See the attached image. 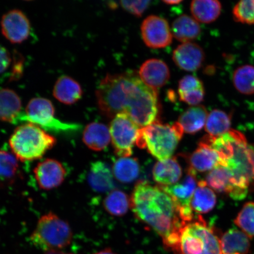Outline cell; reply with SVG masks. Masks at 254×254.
I'll list each match as a JSON object with an SVG mask.
<instances>
[{
    "label": "cell",
    "mask_w": 254,
    "mask_h": 254,
    "mask_svg": "<svg viewBox=\"0 0 254 254\" xmlns=\"http://www.w3.org/2000/svg\"><path fill=\"white\" fill-rule=\"evenodd\" d=\"M157 94L156 90L142 81L138 72L133 71L108 74L95 91L104 116L112 119L117 114H126L140 128L157 121Z\"/></svg>",
    "instance_id": "cell-1"
},
{
    "label": "cell",
    "mask_w": 254,
    "mask_h": 254,
    "mask_svg": "<svg viewBox=\"0 0 254 254\" xmlns=\"http://www.w3.org/2000/svg\"><path fill=\"white\" fill-rule=\"evenodd\" d=\"M131 205L136 215L160 235L167 249L175 245L180 228L186 223L173 198L160 186L144 182L136 184Z\"/></svg>",
    "instance_id": "cell-2"
},
{
    "label": "cell",
    "mask_w": 254,
    "mask_h": 254,
    "mask_svg": "<svg viewBox=\"0 0 254 254\" xmlns=\"http://www.w3.org/2000/svg\"><path fill=\"white\" fill-rule=\"evenodd\" d=\"M211 147L220 157L221 165L232 176L231 198L243 199L254 191V144H248L245 135L231 129L212 139Z\"/></svg>",
    "instance_id": "cell-3"
},
{
    "label": "cell",
    "mask_w": 254,
    "mask_h": 254,
    "mask_svg": "<svg viewBox=\"0 0 254 254\" xmlns=\"http://www.w3.org/2000/svg\"><path fill=\"white\" fill-rule=\"evenodd\" d=\"M174 254H222L220 239L201 216L184 224L179 231Z\"/></svg>",
    "instance_id": "cell-4"
},
{
    "label": "cell",
    "mask_w": 254,
    "mask_h": 254,
    "mask_svg": "<svg viewBox=\"0 0 254 254\" xmlns=\"http://www.w3.org/2000/svg\"><path fill=\"white\" fill-rule=\"evenodd\" d=\"M14 155L21 161L39 160L56 144V139L45 130L26 123L14 130L9 140Z\"/></svg>",
    "instance_id": "cell-5"
},
{
    "label": "cell",
    "mask_w": 254,
    "mask_h": 254,
    "mask_svg": "<svg viewBox=\"0 0 254 254\" xmlns=\"http://www.w3.org/2000/svg\"><path fill=\"white\" fill-rule=\"evenodd\" d=\"M183 133L178 122L170 126L157 121L139 130L136 145L141 148H147L152 156L163 161L172 156Z\"/></svg>",
    "instance_id": "cell-6"
},
{
    "label": "cell",
    "mask_w": 254,
    "mask_h": 254,
    "mask_svg": "<svg viewBox=\"0 0 254 254\" xmlns=\"http://www.w3.org/2000/svg\"><path fill=\"white\" fill-rule=\"evenodd\" d=\"M72 239V232L68 222L53 212L40 218L30 236L32 244L46 252L64 249Z\"/></svg>",
    "instance_id": "cell-7"
},
{
    "label": "cell",
    "mask_w": 254,
    "mask_h": 254,
    "mask_svg": "<svg viewBox=\"0 0 254 254\" xmlns=\"http://www.w3.org/2000/svg\"><path fill=\"white\" fill-rule=\"evenodd\" d=\"M26 114L21 113L17 123L33 124L40 128L54 132H74L80 128L76 124L66 123L55 117V108L51 101L44 98H34L26 107Z\"/></svg>",
    "instance_id": "cell-8"
},
{
    "label": "cell",
    "mask_w": 254,
    "mask_h": 254,
    "mask_svg": "<svg viewBox=\"0 0 254 254\" xmlns=\"http://www.w3.org/2000/svg\"><path fill=\"white\" fill-rule=\"evenodd\" d=\"M140 129L126 114H119L114 117L110 132L114 150L119 156H131Z\"/></svg>",
    "instance_id": "cell-9"
},
{
    "label": "cell",
    "mask_w": 254,
    "mask_h": 254,
    "mask_svg": "<svg viewBox=\"0 0 254 254\" xmlns=\"http://www.w3.org/2000/svg\"><path fill=\"white\" fill-rule=\"evenodd\" d=\"M198 183L195 171L190 168L182 182L172 186H160L173 198L179 208L181 219L185 223L192 221L196 217L190 202Z\"/></svg>",
    "instance_id": "cell-10"
},
{
    "label": "cell",
    "mask_w": 254,
    "mask_h": 254,
    "mask_svg": "<svg viewBox=\"0 0 254 254\" xmlns=\"http://www.w3.org/2000/svg\"><path fill=\"white\" fill-rule=\"evenodd\" d=\"M142 40L151 49H163L172 43L173 34L165 19L150 15L143 21L141 27Z\"/></svg>",
    "instance_id": "cell-11"
},
{
    "label": "cell",
    "mask_w": 254,
    "mask_h": 254,
    "mask_svg": "<svg viewBox=\"0 0 254 254\" xmlns=\"http://www.w3.org/2000/svg\"><path fill=\"white\" fill-rule=\"evenodd\" d=\"M1 27L2 34L12 44L24 42L30 34V22L19 9H12L3 15Z\"/></svg>",
    "instance_id": "cell-12"
},
{
    "label": "cell",
    "mask_w": 254,
    "mask_h": 254,
    "mask_svg": "<svg viewBox=\"0 0 254 254\" xmlns=\"http://www.w3.org/2000/svg\"><path fill=\"white\" fill-rule=\"evenodd\" d=\"M34 173L41 189L50 190L62 185L65 179L66 171L63 165L54 159H46L34 168Z\"/></svg>",
    "instance_id": "cell-13"
},
{
    "label": "cell",
    "mask_w": 254,
    "mask_h": 254,
    "mask_svg": "<svg viewBox=\"0 0 254 254\" xmlns=\"http://www.w3.org/2000/svg\"><path fill=\"white\" fill-rule=\"evenodd\" d=\"M173 61L181 69L187 71L197 70L205 60V54L198 44L191 42L181 44L174 51Z\"/></svg>",
    "instance_id": "cell-14"
},
{
    "label": "cell",
    "mask_w": 254,
    "mask_h": 254,
    "mask_svg": "<svg viewBox=\"0 0 254 254\" xmlns=\"http://www.w3.org/2000/svg\"><path fill=\"white\" fill-rule=\"evenodd\" d=\"M138 74L145 84L156 90L164 86L170 77V69L166 64L155 59L143 63Z\"/></svg>",
    "instance_id": "cell-15"
},
{
    "label": "cell",
    "mask_w": 254,
    "mask_h": 254,
    "mask_svg": "<svg viewBox=\"0 0 254 254\" xmlns=\"http://www.w3.org/2000/svg\"><path fill=\"white\" fill-rule=\"evenodd\" d=\"M190 164L192 170L200 173L211 171L220 166L221 160L217 152L212 148L203 138L198 147L190 157Z\"/></svg>",
    "instance_id": "cell-16"
},
{
    "label": "cell",
    "mask_w": 254,
    "mask_h": 254,
    "mask_svg": "<svg viewBox=\"0 0 254 254\" xmlns=\"http://www.w3.org/2000/svg\"><path fill=\"white\" fill-rule=\"evenodd\" d=\"M88 182L91 188L98 192H111L115 187L112 171L106 163L101 161L91 164Z\"/></svg>",
    "instance_id": "cell-17"
},
{
    "label": "cell",
    "mask_w": 254,
    "mask_h": 254,
    "mask_svg": "<svg viewBox=\"0 0 254 254\" xmlns=\"http://www.w3.org/2000/svg\"><path fill=\"white\" fill-rule=\"evenodd\" d=\"M182 168L176 159L170 158L155 164L152 175L160 186H169L179 182L182 177Z\"/></svg>",
    "instance_id": "cell-18"
},
{
    "label": "cell",
    "mask_w": 254,
    "mask_h": 254,
    "mask_svg": "<svg viewBox=\"0 0 254 254\" xmlns=\"http://www.w3.org/2000/svg\"><path fill=\"white\" fill-rule=\"evenodd\" d=\"M53 95L60 102L72 105L80 100L82 90L80 84L67 75L60 77L53 88Z\"/></svg>",
    "instance_id": "cell-19"
},
{
    "label": "cell",
    "mask_w": 254,
    "mask_h": 254,
    "mask_svg": "<svg viewBox=\"0 0 254 254\" xmlns=\"http://www.w3.org/2000/svg\"><path fill=\"white\" fill-rule=\"evenodd\" d=\"M82 140L91 150H104L111 140L110 129L102 123L89 124L84 129Z\"/></svg>",
    "instance_id": "cell-20"
},
{
    "label": "cell",
    "mask_w": 254,
    "mask_h": 254,
    "mask_svg": "<svg viewBox=\"0 0 254 254\" xmlns=\"http://www.w3.org/2000/svg\"><path fill=\"white\" fill-rule=\"evenodd\" d=\"M179 94L181 100L190 106H198L204 100V85L195 76L186 75L179 82Z\"/></svg>",
    "instance_id": "cell-21"
},
{
    "label": "cell",
    "mask_w": 254,
    "mask_h": 254,
    "mask_svg": "<svg viewBox=\"0 0 254 254\" xmlns=\"http://www.w3.org/2000/svg\"><path fill=\"white\" fill-rule=\"evenodd\" d=\"M21 107L20 98L14 91L9 88L0 90V121L17 123Z\"/></svg>",
    "instance_id": "cell-22"
},
{
    "label": "cell",
    "mask_w": 254,
    "mask_h": 254,
    "mask_svg": "<svg viewBox=\"0 0 254 254\" xmlns=\"http://www.w3.org/2000/svg\"><path fill=\"white\" fill-rule=\"evenodd\" d=\"M220 243L222 254H248L250 252V238L236 228L222 235Z\"/></svg>",
    "instance_id": "cell-23"
},
{
    "label": "cell",
    "mask_w": 254,
    "mask_h": 254,
    "mask_svg": "<svg viewBox=\"0 0 254 254\" xmlns=\"http://www.w3.org/2000/svg\"><path fill=\"white\" fill-rule=\"evenodd\" d=\"M208 116L206 108L198 105L186 110L180 116L178 123L182 126L184 132L195 134L205 127Z\"/></svg>",
    "instance_id": "cell-24"
},
{
    "label": "cell",
    "mask_w": 254,
    "mask_h": 254,
    "mask_svg": "<svg viewBox=\"0 0 254 254\" xmlns=\"http://www.w3.org/2000/svg\"><path fill=\"white\" fill-rule=\"evenodd\" d=\"M172 31L177 40L185 43L198 38L201 34V27L194 18L183 14L173 22Z\"/></svg>",
    "instance_id": "cell-25"
},
{
    "label": "cell",
    "mask_w": 254,
    "mask_h": 254,
    "mask_svg": "<svg viewBox=\"0 0 254 254\" xmlns=\"http://www.w3.org/2000/svg\"><path fill=\"white\" fill-rule=\"evenodd\" d=\"M217 203V196L214 190L207 186L205 181H199L193 193L190 206L193 212L206 214L214 209Z\"/></svg>",
    "instance_id": "cell-26"
},
{
    "label": "cell",
    "mask_w": 254,
    "mask_h": 254,
    "mask_svg": "<svg viewBox=\"0 0 254 254\" xmlns=\"http://www.w3.org/2000/svg\"><path fill=\"white\" fill-rule=\"evenodd\" d=\"M221 2L216 0H195L190 4V12L196 21L209 24L214 22L220 15Z\"/></svg>",
    "instance_id": "cell-27"
},
{
    "label": "cell",
    "mask_w": 254,
    "mask_h": 254,
    "mask_svg": "<svg viewBox=\"0 0 254 254\" xmlns=\"http://www.w3.org/2000/svg\"><path fill=\"white\" fill-rule=\"evenodd\" d=\"M18 159L14 155L0 150V189L12 185L19 176Z\"/></svg>",
    "instance_id": "cell-28"
},
{
    "label": "cell",
    "mask_w": 254,
    "mask_h": 254,
    "mask_svg": "<svg viewBox=\"0 0 254 254\" xmlns=\"http://www.w3.org/2000/svg\"><path fill=\"white\" fill-rule=\"evenodd\" d=\"M205 182L212 190L230 195L232 191V176L227 167L218 166L209 171Z\"/></svg>",
    "instance_id": "cell-29"
},
{
    "label": "cell",
    "mask_w": 254,
    "mask_h": 254,
    "mask_svg": "<svg viewBox=\"0 0 254 254\" xmlns=\"http://www.w3.org/2000/svg\"><path fill=\"white\" fill-rule=\"evenodd\" d=\"M113 171L114 176L120 182L127 184L137 179L140 167L135 158L121 157L114 163Z\"/></svg>",
    "instance_id": "cell-30"
},
{
    "label": "cell",
    "mask_w": 254,
    "mask_h": 254,
    "mask_svg": "<svg viewBox=\"0 0 254 254\" xmlns=\"http://www.w3.org/2000/svg\"><path fill=\"white\" fill-rule=\"evenodd\" d=\"M231 118L225 111L215 109L208 114L205 128L208 135L211 136H220L230 131Z\"/></svg>",
    "instance_id": "cell-31"
},
{
    "label": "cell",
    "mask_w": 254,
    "mask_h": 254,
    "mask_svg": "<svg viewBox=\"0 0 254 254\" xmlns=\"http://www.w3.org/2000/svg\"><path fill=\"white\" fill-rule=\"evenodd\" d=\"M233 82L241 94H254V66L244 65L238 67L233 73Z\"/></svg>",
    "instance_id": "cell-32"
},
{
    "label": "cell",
    "mask_w": 254,
    "mask_h": 254,
    "mask_svg": "<svg viewBox=\"0 0 254 254\" xmlns=\"http://www.w3.org/2000/svg\"><path fill=\"white\" fill-rule=\"evenodd\" d=\"M105 209L109 214L116 217L125 215L130 206L128 195L120 190H114L107 195L104 200Z\"/></svg>",
    "instance_id": "cell-33"
},
{
    "label": "cell",
    "mask_w": 254,
    "mask_h": 254,
    "mask_svg": "<svg viewBox=\"0 0 254 254\" xmlns=\"http://www.w3.org/2000/svg\"><path fill=\"white\" fill-rule=\"evenodd\" d=\"M234 223L249 238L254 237V202H248L234 220Z\"/></svg>",
    "instance_id": "cell-34"
},
{
    "label": "cell",
    "mask_w": 254,
    "mask_h": 254,
    "mask_svg": "<svg viewBox=\"0 0 254 254\" xmlns=\"http://www.w3.org/2000/svg\"><path fill=\"white\" fill-rule=\"evenodd\" d=\"M233 15L238 23L254 24V0L238 2L233 9Z\"/></svg>",
    "instance_id": "cell-35"
},
{
    "label": "cell",
    "mask_w": 254,
    "mask_h": 254,
    "mask_svg": "<svg viewBox=\"0 0 254 254\" xmlns=\"http://www.w3.org/2000/svg\"><path fill=\"white\" fill-rule=\"evenodd\" d=\"M150 2V1H120V4L129 13L136 17H141Z\"/></svg>",
    "instance_id": "cell-36"
},
{
    "label": "cell",
    "mask_w": 254,
    "mask_h": 254,
    "mask_svg": "<svg viewBox=\"0 0 254 254\" xmlns=\"http://www.w3.org/2000/svg\"><path fill=\"white\" fill-rule=\"evenodd\" d=\"M12 62L8 51L5 48L0 46V75L8 70Z\"/></svg>",
    "instance_id": "cell-37"
},
{
    "label": "cell",
    "mask_w": 254,
    "mask_h": 254,
    "mask_svg": "<svg viewBox=\"0 0 254 254\" xmlns=\"http://www.w3.org/2000/svg\"><path fill=\"white\" fill-rule=\"evenodd\" d=\"M95 254H116L112 252L110 249H107L106 250L101 251V252H98Z\"/></svg>",
    "instance_id": "cell-38"
},
{
    "label": "cell",
    "mask_w": 254,
    "mask_h": 254,
    "mask_svg": "<svg viewBox=\"0 0 254 254\" xmlns=\"http://www.w3.org/2000/svg\"><path fill=\"white\" fill-rule=\"evenodd\" d=\"M46 254H74L72 253H66L60 251H50V252H46Z\"/></svg>",
    "instance_id": "cell-39"
},
{
    "label": "cell",
    "mask_w": 254,
    "mask_h": 254,
    "mask_svg": "<svg viewBox=\"0 0 254 254\" xmlns=\"http://www.w3.org/2000/svg\"><path fill=\"white\" fill-rule=\"evenodd\" d=\"M163 2L168 5H176L180 4L182 1H177V0L172 1V0H170V1H164Z\"/></svg>",
    "instance_id": "cell-40"
}]
</instances>
